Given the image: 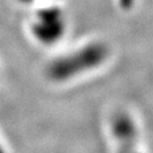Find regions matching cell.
<instances>
[{
	"label": "cell",
	"mask_w": 153,
	"mask_h": 153,
	"mask_svg": "<svg viewBox=\"0 0 153 153\" xmlns=\"http://www.w3.org/2000/svg\"><path fill=\"white\" fill-rule=\"evenodd\" d=\"M0 153H8L5 148V145H4V143L1 142V140H0Z\"/></svg>",
	"instance_id": "obj_5"
},
{
	"label": "cell",
	"mask_w": 153,
	"mask_h": 153,
	"mask_svg": "<svg viewBox=\"0 0 153 153\" xmlns=\"http://www.w3.org/2000/svg\"><path fill=\"white\" fill-rule=\"evenodd\" d=\"M68 31V19L57 6L39 9L30 23V34L43 47H55L65 39Z\"/></svg>",
	"instance_id": "obj_2"
},
{
	"label": "cell",
	"mask_w": 153,
	"mask_h": 153,
	"mask_svg": "<svg viewBox=\"0 0 153 153\" xmlns=\"http://www.w3.org/2000/svg\"><path fill=\"white\" fill-rule=\"evenodd\" d=\"M21 2H24V4H31V2H34L35 0H19Z\"/></svg>",
	"instance_id": "obj_6"
},
{
	"label": "cell",
	"mask_w": 153,
	"mask_h": 153,
	"mask_svg": "<svg viewBox=\"0 0 153 153\" xmlns=\"http://www.w3.org/2000/svg\"><path fill=\"white\" fill-rule=\"evenodd\" d=\"M111 50L101 40H91L52 58L44 68L48 81L67 84L91 75L109 60Z\"/></svg>",
	"instance_id": "obj_1"
},
{
	"label": "cell",
	"mask_w": 153,
	"mask_h": 153,
	"mask_svg": "<svg viewBox=\"0 0 153 153\" xmlns=\"http://www.w3.org/2000/svg\"><path fill=\"white\" fill-rule=\"evenodd\" d=\"M134 4V0H119V5L123 9H131Z\"/></svg>",
	"instance_id": "obj_4"
},
{
	"label": "cell",
	"mask_w": 153,
	"mask_h": 153,
	"mask_svg": "<svg viewBox=\"0 0 153 153\" xmlns=\"http://www.w3.org/2000/svg\"><path fill=\"white\" fill-rule=\"evenodd\" d=\"M110 135L114 153H145L138 124L126 110H118L110 119Z\"/></svg>",
	"instance_id": "obj_3"
}]
</instances>
